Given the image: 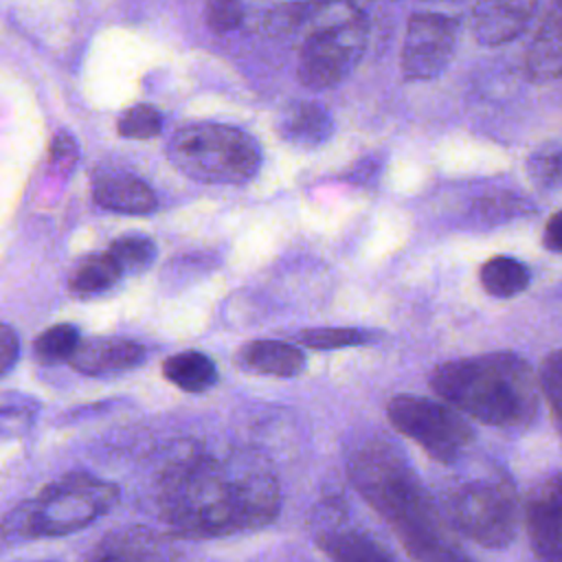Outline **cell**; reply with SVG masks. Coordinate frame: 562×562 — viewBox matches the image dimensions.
Here are the masks:
<instances>
[{
	"label": "cell",
	"instance_id": "1",
	"mask_svg": "<svg viewBox=\"0 0 562 562\" xmlns=\"http://www.w3.org/2000/svg\"><path fill=\"white\" fill-rule=\"evenodd\" d=\"M274 472L246 454L191 450L167 463L158 481V512L169 531L187 540L226 538L261 529L279 516Z\"/></svg>",
	"mask_w": 562,
	"mask_h": 562
},
{
	"label": "cell",
	"instance_id": "2",
	"mask_svg": "<svg viewBox=\"0 0 562 562\" xmlns=\"http://www.w3.org/2000/svg\"><path fill=\"white\" fill-rule=\"evenodd\" d=\"M347 472L356 492L382 516L415 562H448L463 553L395 446L382 439L364 441L349 457Z\"/></svg>",
	"mask_w": 562,
	"mask_h": 562
},
{
	"label": "cell",
	"instance_id": "3",
	"mask_svg": "<svg viewBox=\"0 0 562 562\" xmlns=\"http://www.w3.org/2000/svg\"><path fill=\"white\" fill-rule=\"evenodd\" d=\"M432 391L459 413L503 430H522L540 408V380L512 351L448 360L430 373Z\"/></svg>",
	"mask_w": 562,
	"mask_h": 562
},
{
	"label": "cell",
	"instance_id": "4",
	"mask_svg": "<svg viewBox=\"0 0 562 562\" xmlns=\"http://www.w3.org/2000/svg\"><path fill=\"white\" fill-rule=\"evenodd\" d=\"M116 501L114 483L86 472H68L7 512L2 538L11 542L68 536L97 522Z\"/></svg>",
	"mask_w": 562,
	"mask_h": 562
},
{
	"label": "cell",
	"instance_id": "5",
	"mask_svg": "<svg viewBox=\"0 0 562 562\" xmlns=\"http://www.w3.org/2000/svg\"><path fill=\"white\" fill-rule=\"evenodd\" d=\"M167 156L178 171L209 184L248 182L261 165V151L255 138L224 123H191L180 127L167 145Z\"/></svg>",
	"mask_w": 562,
	"mask_h": 562
},
{
	"label": "cell",
	"instance_id": "6",
	"mask_svg": "<svg viewBox=\"0 0 562 562\" xmlns=\"http://www.w3.org/2000/svg\"><path fill=\"white\" fill-rule=\"evenodd\" d=\"M446 516L472 542L487 549L507 547L520 520L516 487L503 472L468 479L446 494Z\"/></svg>",
	"mask_w": 562,
	"mask_h": 562
},
{
	"label": "cell",
	"instance_id": "7",
	"mask_svg": "<svg viewBox=\"0 0 562 562\" xmlns=\"http://www.w3.org/2000/svg\"><path fill=\"white\" fill-rule=\"evenodd\" d=\"M367 20L360 9L316 24L299 53V79L310 90L338 86L360 61L367 46Z\"/></svg>",
	"mask_w": 562,
	"mask_h": 562
},
{
	"label": "cell",
	"instance_id": "8",
	"mask_svg": "<svg viewBox=\"0 0 562 562\" xmlns=\"http://www.w3.org/2000/svg\"><path fill=\"white\" fill-rule=\"evenodd\" d=\"M391 426L439 463H454L474 439L472 426L450 404L422 395H395L386 404Z\"/></svg>",
	"mask_w": 562,
	"mask_h": 562
},
{
	"label": "cell",
	"instance_id": "9",
	"mask_svg": "<svg viewBox=\"0 0 562 562\" xmlns=\"http://www.w3.org/2000/svg\"><path fill=\"white\" fill-rule=\"evenodd\" d=\"M459 22L443 13H415L402 44V75L408 81H428L446 70L457 48Z\"/></svg>",
	"mask_w": 562,
	"mask_h": 562
},
{
	"label": "cell",
	"instance_id": "10",
	"mask_svg": "<svg viewBox=\"0 0 562 562\" xmlns=\"http://www.w3.org/2000/svg\"><path fill=\"white\" fill-rule=\"evenodd\" d=\"M533 562H562V472L536 483L525 503Z\"/></svg>",
	"mask_w": 562,
	"mask_h": 562
},
{
	"label": "cell",
	"instance_id": "11",
	"mask_svg": "<svg viewBox=\"0 0 562 562\" xmlns=\"http://www.w3.org/2000/svg\"><path fill=\"white\" fill-rule=\"evenodd\" d=\"M86 562H180V553L165 533L132 525L108 531Z\"/></svg>",
	"mask_w": 562,
	"mask_h": 562
},
{
	"label": "cell",
	"instance_id": "12",
	"mask_svg": "<svg viewBox=\"0 0 562 562\" xmlns=\"http://www.w3.org/2000/svg\"><path fill=\"white\" fill-rule=\"evenodd\" d=\"M538 0H476L472 9V35L479 44L498 46L527 31Z\"/></svg>",
	"mask_w": 562,
	"mask_h": 562
},
{
	"label": "cell",
	"instance_id": "13",
	"mask_svg": "<svg viewBox=\"0 0 562 562\" xmlns=\"http://www.w3.org/2000/svg\"><path fill=\"white\" fill-rule=\"evenodd\" d=\"M145 362V347L121 336H92L81 340L70 367L90 378H108L136 369Z\"/></svg>",
	"mask_w": 562,
	"mask_h": 562
},
{
	"label": "cell",
	"instance_id": "14",
	"mask_svg": "<svg viewBox=\"0 0 562 562\" xmlns=\"http://www.w3.org/2000/svg\"><path fill=\"white\" fill-rule=\"evenodd\" d=\"M314 540L331 562H397L373 536L336 518L321 527Z\"/></svg>",
	"mask_w": 562,
	"mask_h": 562
},
{
	"label": "cell",
	"instance_id": "15",
	"mask_svg": "<svg viewBox=\"0 0 562 562\" xmlns=\"http://www.w3.org/2000/svg\"><path fill=\"white\" fill-rule=\"evenodd\" d=\"M277 134L290 145L316 147L334 134V121L316 101H292L277 116Z\"/></svg>",
	"mask_w": 562,
	"mask_h": 562
},
{
	"label": "cell",
	"instance_id": "16",
	"mask_svg": "<svg viewBox=\"0 0 562 562\" xmlns=\"http://www.w3.org/2000/svg\"><path fill=\"white\" fill-rule=\"evenodd\" d=\"M94 202L112 213H125V215H147L151 213L158 202L149 184L132 173L119 171L108 173L94 182L92 189Z\"/></svg>",
	"mask_w": 562,
	"mask_h": 562
},
{
	"label": "cell",
	"instance_id": "17",
	"mask_svg": "<svg viewBox=\"0 0 562 562\" xmlns=\"http://www.w3.org/2000/svg\"><path fill=\"white\" fill-rule=\"evenodd\" d=\"M235 360L244 371L272 378H294L305 369V353L301 347L283 340L246 342L235 353Z\"/></svg>",
	"mask_w": 562,
	"mask_h": 562
},
{
	"label": "cell",
	"instance_id": "18",
	"mask_svg": "<svg viewBox=\"0 0 562 562\" xmlns=\"http://www.w3.org/2000/svg\"><path fill=\"white\" fill-rule=\"evenodd\" d=\"M525 70L533 81H549L562 75V15L555 7L544 13L527 46Z\"/></svg>",
	"mask_w": 562,
	"mask_h": 562
},
{
	"label": "cell",
	"instance_id": "19",
	"mask_svg": "<svg viewBox=\"0 0 562 562\" xmlns=\"http://www.w3.org/2000/svg\"><path fill=\"white\" fill-rule=\"evenodd\" d=\"M162 375L184 393H202L217 382V367L206 353L187 349L162 362Z\"/></svg>",
	"mask_w": 562,
	"mask_h": 562
},
{
	"label": "cell",
	"instance_id": "20",
	"mask_svg": "<svg viewBox=\"0 0 562 562\" xmlns=\"http://www.w3.org/2000/svg\"><path fill=\"white\" fill-rule=\"evenodd\" d=\"M121 277L123 274L110 252H92L77 261L68 277V288L75 296L90 299L112 290Z\"/></svg>",
	"mask_w": 562,
	"mask_h": 562
},
{
	"label": "cell",
	"instance_id": "21",
	"mask_svg": "<svg viewBox=\"0 0 562 562\" xmlns=\"http://www.w3.org/2000/svg\"><path fill=\"white\" fill-rule=\"evenodd\" d=\"M481 285L490 296L496 299H512L527 290L529 285V268L509 255L490 257L479 272Z\"/></svg>",
	"mask_w": 562,
	"mask_h": 562
},
{
	"label": "cell",
	"instance_id": "22",
	"mask_svg": "<svg viewBox=\"0 0 562 562\" xmlns=\"http://www.w3.org/2000/svg\"><path fill=\"white\" fill-rule=\"evenodd\" d=\"M81 345L79 329L70 323H57L44 329L35 340H33V356L42 364H59V362H70L75 351Z\"/></svg>",
	"mask_w": 562,
	"mask_h": 562
},
{
	"label": "cell",
	"instance_id": "23",
	"mask_svg": "<svg viewBox=\"0 0 562 562\" xmlns=\"http://www.w3.org/2000/svg\"><path fill=\"white\" fill-rule=\"evenodd\" d=\"M527 176L533 187L540 191H560L562 189V143L538 145L527 162Z\"/></svg>",
	"mask_w": 562,
	"mask_h": 562
},
{
	"label": "cell",
	"instance_id": "24",
	"mask_svg": "<svg viewBox=\"0 0 562 562\" xmlns=\"http://www.w3.org/2000/svg\"><path fill=\"white\" fill-rule=\"evenodd\" d=\"M110 257L119 266L121 274H138L147 270L156 257V244L147 235H121L116 237L110 248Z\"/></svg>",
	"mask_w": 562,
	"mask_h": 562
},
{
	"label": "cell",
	"instance_id": "25",
	"mask_svg": "<svg viewBox=\"0 0 562 562\" xmlns=\"http://www.w3.org/2000/svg\"><path fill=\"white\" fill-rule=\"evenodd\" d=\"M296 342L310 349H342V347H360L369 342V331L356 327H314L296 334Z\"/></svg>",
	"mask_w": 562,
	"mask_h": 562
},
{
	"label": "cell",
	"instance_id": "26",
	"mask_svg": "<svg viewBox=\"0 0 562 562\" xmlns=\"http://www.w3.org/2000/svg\"><path fill=\"white\" fill-rule=\"evenodd\" d=\"M116 130L123 138H151L162 130V114L154 105L136 103L119 116Z\"/></svg>",
	"mask_w": 562,
	"mask_h": 562
},
{
	"label": "cell",
	"instance_id": "27",
	"mask_svg": "<svg viewBox=\"0 0 562 562\" xmlns=\"http://www.w3.org/2000/svg\"><path fill=\"white\" fill-rule=\"evenodd\" d=\"M540 391L551 406L553 419L562 417V349L551 351L538 369Z\"/></svg>",
	"mask_w": 562,
	"mask_h": 562
},
{
	"label": "cell",
	"instance_id": "28",
	"mask_svg": "<svg viewBox=\"0 0 562 562\" xmlns=\"http://www.w3.org/2000/svg\"><path fill=\"white\" fill-rule=\"evenodd\" d=\"M527 200L509 193H501L494 198L479 200L476 204V217L479 220H503V217H516L525 211Z\"/></svg>",
	"mask_w": 562,
	"mask_h": 562
},
{
	"label": "cell",
	"instance_id": "29",
	"mask_svg": "<svg viewBox=\"0 0 562 562\" xmlns=\"http://www.w3.org/2000/svg\"><path fill=\"white\" fill-rule=\"evenodd\" d=\"M206 22L217 33L235 29L241 22V0H206Z\"/></svg>",
	"mask_w": 562,
	"mask_h": 562
},
{
	"label": "cell",
	"instance_id": "30",
	"mask_svg": "<svg viewBox=\"0 0 562 562\" xmlns=\"http://www.w3.org/2000/svg\"><path fill=\"white\" fill-rule=\"evenodd\" d=\"M77 156H79V149H77V143L70 134H64L59 132L53 143H50V165L55 169H72V165L77 162Z\"/></svg>",
	"mask_w": 562,
	"mask_h": 562
},
{
	"label": "cell",
	"instance_id": "31",
	"mask_svg": "<svg viewBox=\"0 0 562 562\" xmlns=\"http://www.w3.org/2000/svg\"><path fill=\"white\" fill-rule=\"evenodd\" d=\"M20 356V340L18 334L9 323L0 327V373L7 375Z\"/></svg>",
	"mask_w": 562,
	"mask_h": 562
},
{
	"label": "cell",
	"instance_id": "32",
	"mask_svg": "<svg viewBox=\"0 0 562 562\" xmlns=\"http://www.w3.org/2000/svg\"><path fill=\"white\" fill-rule=\"evenodd\" d=\"M542 244L551 252H562V211L553 213L542 231Z\"/></svg>",
	"mask_w": 562,
	"mask_h": 562
},
{
	"label": "cell",
	"instance_id": "33",
	"mask_svg": "<svg viewBox=\"0 0 562 562\" xmlns=\"http://www.w3.org/2000/svg\"><path fill=\"white\" fill-rule=\"evenodd\" d=\"M448 562H472V560H470L465 553H459L457 558H452V560H448Z\"/></svg>",
	"mask_w": 562,
	"mask_h": 562
},
{
	"label": "cell",
	"instance_id": "34",
	"mask_svg": "<svg viewBox=\"0 0 562 562\" xmlns=\"http://www.w3.org/2000/svg\"><path fill=\"white\" fill-rule=\"evenodd\" d=\"M553 7H555V11L562 15V0H555V2H553Z\"/></svg>",
	"mask_w": 562,
	"mask_h": 562
},
{
	"label": "cell",
	"instance_id": "35",
	"mask_svg": "<svg viewBox=\"0 0 562 562\" xmlns=\"http://www.w3.org/2000/svg\"><path fill=\"white\" fill-rule=\"evenodd\" d=\"M555 424H558V430H560V435H562V417L555 419Z\"/></svg>",
	"mask_w": 562,
	"mask_h": 562
}]
</instances>
